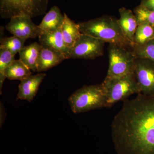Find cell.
Segmentation results:
<instances>
[{
  "mask_svg": "<svg viewBox=\"0 0 154 154\" xmlns=\"http://www.w3.org/2000/svg\"><path fill=\"white\" fill-rule=\"evenodd\" d=\"M39 44L61 53L68 59L69 50L64 42L61 28L51 32H42L38 37Z\"/></svg>",
  "mask_w": 154,
  "mask_h": 154,
  "instance_id": "13",
  "label": "cell"
},
{
  "mask_svg": "<svg viewBox=\"0 0 154 154\" xmlns=\"http://www.w3.org/2000/svg\"><path fill=\"white\" fill-rule=\"evenodd\" d=\"M15 56L8 50L0 48V75L14 62Z\"/></svg>",
  "mask_w": 154,
  "mask_h": 154,
  "instance_id": "22",
  "label": "cell"
},
{
  "mask_svg": "<svg viewBox=\"0 0 154 154\" xmlns=\"http://www.w3.org/2000/svg\"><path fill=\"white\" fill-rule=\"evenodd\" d=\"M69 102L72 112L79 113L106 107L107 97L102 84L86 86L72 94Z\"/></svg>",
  "mask_w": 154,
  "mask_h": 154,
  "instance_id": "3",
  "label": "cell"
},
{
  "mask_svg": "<svg viewBox=\"0 0 154 154\" xmlns=\"http://www.w3.org/2000/svg\"><path fill=\"white\" fill-rule=\"evenodd\" d=\"M66 59V57L61 53L41 45L37 61V72L46 71Z\"/></svg>",
  "mask_w": 154,
  "mask_h": 154,
  "instance_id": "11",
  "label": "cell"
},
{
  "mask_svg": "<svg viewBox=\"0 0 154 154\" xmlns=\"http://www.w3.org/2000/svg\"><path fill=\"white\" fill-rule=\"evenodd\" d=\"M134 73L140 94L154 96V62L148 59L136 57Z\"/></svg>",
  "mask_w": 154,
  "mask_h": 154,
  "instance_id": "8",
  "label": "cell"
},
{
  "mask_svg": "<svg viewBox=\"0 0 154 154\" xmlns=\"http://www.w3.org/2000/svg\"><path fill=\"white\" fill-rule=\"evenodd\" d=\"M32 74L30 69L28 68L19 60L14 61L4 71L3 74L10 80H22Z\"/></svg>",
  "mask_w": 154,
  "mask_h": 154,
  "instance_id": "17",
  "label": "cell"
},
{
  "mask_svg": "<svg viewBox=\"0 0 154 154\" xmlns=\"http://www.w3.org/2000/svg\"><path fill=\"white\" fill-rule=\"evenodd\" d=\"M49 0H0V15L3 19L27 15L31 18L46 13Z\"/></svg>",
  "mask_w": 154,
  "mask_h": 154,
  "instance_id": "5",
  "label": "cell"
},
{
  "mask_svg": "<svg viewBox=\"0 0 154 154\" xmlns=\"http://www.w3.org/2000/svg\"><path fill=\"white\" fill-rule=\"evenodd\" d=\"M64 19L60 9L57 6H53L46 13L38 25L42 32H51L61 28Z\"/></svg>",
  "mask_w": 154,
  "mask_h": 154,
  "instance_id": "14",
  "label": "cell"
},
{
  "mask_svg": "<svg viewBox=\"0 0 154 154\" xmlns=\"http://www.w3.org/2000/svg\"><path fill=\"white\" fill-rule=\"evenodd\" d=\"M5 28L14 36L26 39L38 37L42 33L38 25L34 24L31 17L27 15L11 18Z\"/></svg>",
  "mask_w": 154,
  "mask_h": 154,
  "instance_id": "9",
  "label": "cell"
},
{
  "mask_svg": "<svg viewBox=\"0 0 154 154\" xmlns=\"http://www.w3.org/2000/svg\"><path fill=\"white\" fill-rule=\"evenodd\" d=\"M111 130L117 154H154V96L125 100Z\"/></svg>",
  "mask_w": 154,
  "mask_h": 154,
  "instance_id": "1",
  "label": "cell"
},
{
  "mask_svg": "<svg viewBox=\"0 0 154 154\" xmlns=\"http://www.w3.org/2000/svg\"><path fill=\"white\" fill-rule=\"evenodd\" d=\"M105 43L98 38L82 34L69 51L68 59L93 60L102 56Z\"/></svg>",
  "mask_w": 154,
  "mask_h": 154,
  "instance_id": "7",
  "label": "cell"
},
{
  "mask_svg": "<svg viewBox=\"0 0 154 154\" xmlns=\"http://www.w3.org/2000/svg\"><path fill=\"white\" fill-rule=\"evenodd\" d=\"M41 45L34 42L25 46L19 51V60L30 70L37 72V63Z\"/></svg>",
  "mask_w": 154,
  "mask_h": 154,
  "instance_id": "16",
  "label": "cell"
},
{
  "mask_svg": "<svg viewBox=\"0 0 154 154\" xmlns=\"http://www.w3.org/2000/svg\"><path fill=\"white\" fill-rule=\"evenodd\" d=\"M134 14L138 23L146 24L154 27V11H150L139 5L135 8Z\"/></svg>",
  "mask_w": 154,
  "mask_h": 154,
  "instance_id": "21",
  "label": "cell"
},
{
  "mask_svg": "<svg viewBox=\"0 0 154 154\" xmlns=\"http://www.w3.org/2000/svg\"><path fill=\"white\" fill-rule=\"evenodd\" d=\"M63 15V21L61 30L64 42L69 51L82 33L80 32L78 24H76L69 18L65 13Z\"/></svg>",
  "mask_w": 154,
  "mask_h": 154,
  "instance_id": "15",
  "label": "cell"
},
{
  "mask_svg": "<svg viewBox=\"0 0 154 154\" xmlns=\"http://www.w3.org/2000/svg\"><path fill=\"white\" fill-rule=\"evenodd\" d=\"M140 5L146 9L154 11V0H142Z\"/></svg>",
  "mask_w": 154,
  "mask_h": 154,
  "instance_id": "23",
  "label": "cell"
},
{
  "mask_svg": "<svg viewBox=\"0 0 154 154\" xmlns=\"http://www.w3.org/2000/svg\"><path fill=\"white\" fill-rule=\"evenodd\" d=\"M132 51L136 57L148 59L154 62V38L140 45H134Z\"/></svg>",
  "mask_w": 154,
  "mask_h": 154,
  "instance_id": "20",
  "label": "cell"
},
{
  "mask_svg": "<svg viewBox=\"0 0 154 154\" xmlns=\"http://www.w3.org/2000/svg\"><path fill=\"white\" fill-rule=\"evenodd\" d=\"M25 38L14 36L2 38L0 41V48L8 50L14 55L25 47Z\"/></svg>",
  "mask_w": 154,
  "mask_h": 154,
  "instance_id": "19",
  "label": "cell"
},
{
  "mask_svg": "<svg viewBox=\"0 0 154 154\" xmlns=\"http://www.w3.org/2000/svg\"><path fill=\"white\" fill-rule=\"evenodd\" d=\"M119 11L120 14L119 24L125 37L132 48L135 32L138 26L137 20L133 12L129 9L122 8Z\"/></svg>",
  "mask_w": 154,
  "mask_h": 154,
  "instance_id": "12",
  "label": "cell"
},
{
  "mask_svg": "<svg viewBox=\"0 0 154 154\" xmlns=\"http://www.w3.org/2000/svg\"><path fill=\"white\" fill-rule=\"evenodd\" d=\"M109 67L107 79L118 78L134 72L136 57L132 51L115 45L108 48Z\"/></svg>",
  "mask_w": 154,
  "mask_h": 154,
  "instance_id": "6",
  "label": "cell"
},
{
  "mask_svg": "<svg viewBox=\"0 0 154 154\" xmlns=\"http://www.w3.org/2000/svg\"><path fill=\"white\" fill-rule=\"evenodd\" d=\"M153 38L154 27L148 24H138L135 32L133 46L145 44Z\"/></svg>",
  "mask_w": 154,
  "mask_h": 154,
  "instance_id": "18",
  "label": "cell"
},
{
  "mask_svg": "<svg viewBox=\"0 0 154 154\" xmlns=\"http://www.w3.org/2000/svg\"><path fill=\"white\" fill-rule=\"evenodd\" d=\"M102 85L107 97L106 107H111L133 94L140 93L134 72L118 78H105Z\"/></svg>",
  "mask_w": 154,
  "mask_h": 154,
  "instance_id": "4",
  "label": "cell"
},
{
  "mask_svg": "<svg viewBox=\"0 0 154 154\" xmlns=\"http://www.w3.org/2000/svg\"><path fill=\"white\" fill-rule=\"evenodd\" d=\"M78 25L82 34L92 36L110 44L132 48V46L125 37L118 19L114 17L103 16L80 22Z\"/></svg>",
  "mask_w": 154,
  "mask_h": 154,
  "instance_id": "2",
  "label": "cell"
},
{
  "mask_svg": "<svg viewBox=\"0 0 154 154\" xmlns=\"http://www.w3.org/2000/svg\"><path fill=\"white\" fill-rule=\"evenodd\" d=\"M46 75V74L43 73L31 75L22 80L19 85L17 99L27 100L28 102L32 101Z\"/></svg>",
  "mask_w": 154,
  "mask_h": 154,
  "instance_id": "10",
  "label": "cell"
}]
</instances>
